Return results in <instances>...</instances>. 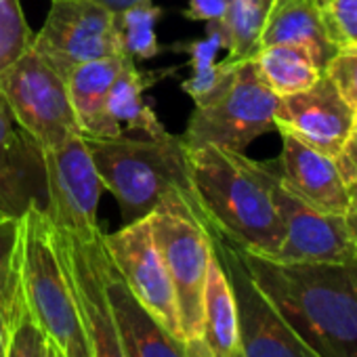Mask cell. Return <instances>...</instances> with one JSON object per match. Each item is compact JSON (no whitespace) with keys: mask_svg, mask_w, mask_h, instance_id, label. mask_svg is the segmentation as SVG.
<instances>
[{"mask_svg":"<svg viewBox=\"0 0 357 357\" xmlns=\"http://www.w3.org/2000/svg\"><path fill=\"white\" fill-rule=\"evenodd\" d=\"M238 250L259 290L319 357H357V259L280 263Z\"/></svg>","mask_w":357,"mask_h":357,"instance_id":"1","label":"cell"},{"mask_svg":"<svg viewBox=\"0 0 357 357\" xmlns=\"http://www.w3.org/2000/svg\"><path fill=\"white\" fill-rule=\"evenodd\" d=\"M188 155L192 194L206 223L238 248L273 259L284 223L273 200L271 162L219 145H200Z\"/></svg>","mask_w":357,"mask_h":357,"instance_id":"2","label":"cell"},{"mask_svg":"<svg viewBox=\"0 0 357 357\" xmlns=\"http://www.w3.org/2000/svg\"><path fill=\"white\" fill-rule=\"evenodd\" d=\"M103 190L122 213L124 223L147 217L174 190H192L190 155L181 137H84Z\"/></svg>","mask_w":357,"mask_h":357,"instance_id":"3","label":"cell"},{"mask_svg":"<svg viewBox=\"0 0 357 357\" xmlns=\"http://www.w3.org/2000/svg\"><path fill=\"white\" fill-rule=\"evenodd\" d=\"M17 296L61 357H91L80 311L53 242V223L36 206L20 217Z\"/></svg>","mask_w":357,"mask_h":357,"instance_id":"4","label":"cell"},{"mask_svg":"<svg viewBox=\"0 0 357 357\" xmlns=\"http://www.w3.org/2000/svg\"><path fill=\"white\" fill-rule=\"evenodd\" d=\"M170 275L183 342L202 336L204 290L215 255L211 229L192 190H174L147 215Z\"/></svg>","mask_w":357,"mask_h":357,"instance_id":"5","label":"cell"},{"mask_svg":"<svg viewBox=\"0 0 357 357\" xmlns=\"http://www.w3.org/2000/svg\"><path fill=\"white\" fill-rule=\"evenodd\" d=\"M0 93L15 122L43 149L57 147L82 132L70 101L68 72L38 51L34 43L0 76Z\"/></svg>","mask_w":357,"mask_h":357,"instance_id":"6","label":"cell"},{"mask_svg":"<svg viewBox=\"0 0 357 357\" xmlns=\"http://www.w3.org/2000/svg\"><path fill=\"white\" fill-rule=\"evenodd\" d=\"M275 105L278 97L257 74L252 57L242 59L229 82L211 101L194 107L181 139L188 149L219 145L244 151L255 139L275 130Z\"/></svg>","mask_w":357,"mask_h":357,"instance_id":"7","label":"cell"},{"mask_svg":"<svg viewBox=\"0 0 357 357\" xmlns=\"http://www.w3.org/2000/svg\"><path fill=\"white\" fill-rule=\"evenodd\" d=\"M103 236L101 227L72 231L53 225V242L80 311L91 357H128L107 294Z\"/></svg>","mask_w":357,"mask_h":357,"instance_id":"8","label":"cell"},{"mask_svg":"<svg viewBox=\"0 0 357 357\" xmlns=\"http://www.w3.org/2000/svg\"><path fill=\"white\" fill-rule=\"evenodd\" d=\"M215 252L229 278L240 324L242 357H319L275 311L267 296L250 278L242 255L234 242L211 225Z\"/></svg>","mask_w":357,"mask_h":357,"instance_id":"9","label":"cell"},{"mask_svg":"<svg viewBox=\"0 0 357 357\" xmlns=\"http://www.w3.org/2000/svg\"><path fill=\"white\" fill-rule=\"evenodd\" d=\"M34 47L68 74L78 63L124 55L118 15L97 0H51Z\"/></svg>","mask_w":357,"mask_h":357,"instance_id":"10","label":"cell"},{"mask_svg":"<svg viewBox=\"0 0 357 357\" xmlns=\"http://www.w3.org/2000/svg\"><path fill=\"white\" fill-rule=\"evenodd\" d=\"M105 248L128 290L141 307L178 342H183L174 288L155 246L149 219L124 223L122 229L105 234Z\"/></svg>","mask_w":357,"mask_h":357,"instance_id":"11","label":"cell"},{"mask_svg":"<svg viewBox=\"0 0 357 357\" xmlns=\"http://www.w3.org/2000/svg\"><path fill=\"white\" fill-rule=\"evenodd\" d=\"M43 158L47 176L45 213L51 223L72 231L97 229L103 185L84 135L76 132L61 145L43 149Z\"/></svg>","mask_w":357,"mask_h":357,"instance_id":"12","label":"cell"},{"mask_svg":"<svg viewBox=\"0 0 357 357\" xmlns=\"http://www.w3.org/2000/svg\"><path fill=\"white\" fill-rule=\"evenodd\" d=\"M273 200L284 223V240L273 257L275 261L347 263L357 259V246L349 234L344 217L311 208L280 181L278 172L273 176Z\"/></svg>","mask_w":357,"mask_h":357,"instance_id":"13","label":"cell"},{"mask_svg":"<svg viewBox=\"0 0 357 357\" xmlns=\"http://www.w3.org/2000/svg\"><path fill=\"white\" fill-rule=\"evenodd\" d=\"M353 120V109L326 74L307 91L278 97L273 114L278 132L292 135L330 158L338 155Z\"/></svg>","mask_w":357,"mask_h":357,"instance_id":"14","label":"cell"},{"mask_svg":"<svg viewBox=\"0 0 357 357\" xmlns=\"http://www.w3.org/2000/svg\"><path fill=\"white\" fill-rule=\"evenodd\" d=\"M32 206L47 208L43 147L15 122L0 93V211L22 217Z\"/></svg>","mask_w":357,"mask_h":357,"instance_id":"15","label":"cell"},{"mask_svg":"<svg viewBox=\"0 0 357 357\" xmlns=\"http://www.w3.org/2000/svg\"><path fill=\"white\" fill-rule=\"evenodd\" d=\"M280 135L282 153L271 162L280 181L311 208L328 215H344L349 194L334 158L324 155L292 135Z\"/></svg>","mask_w":357,"mask_h":357,"instance_id":"16","label":"cell"},{"mask_svg":"<svg viewBox=\"0 0 357 357\" xmlns=\"http://www.w3.org/2000/svg\"><path fill=\"white\" fill-rule=\"evenodd\" d=\"M128 59L130 57L126 55L101 57V59L78 63L68 74L70 101L84 137L107 139V137L126 135L112 120L107 101H109L112 86Z\"/></svg>","mask_w":357,"mask_h":357,"instance_id":"17","label":"cell"},{"mask_svg":"<svg viewBox=\"0 0 357 357\" xmlns=\"http://www.w3.org/2000/svg\"><path fill=\"white\" fill-rule=\"evenodd\" d=\"M105 284L128 357H188L183 342L172 338L128 290L116 265L112 263L109 252L105 265Z\"/></svg>","mask_w":357,"mask_h":357,"instance_id":"18","label":"cell"},{"mask_svg":"<svg viewBox=\"0 0 357 357\" xmlns=\"http://www.w3.org/2000/svg\"><path fill=\"white\" fill-rule=\"evenodd\" d=\"M271 45H290L307 51L321 72L336 55L326 36L315 0H273L259 49Z\"/></svg>","mask_w":357,"mask_h":357,"instance_id":"19","label":"cell"},{"mask_svg":"<svg viewBox=\"0 0 357 357\" xmlns=\"http://www.w3.org/2000/svg\"><path fill=\"white\" fill-rule=\"evenodd\" d=\"M178 70V66L174 68H162V70H139L137 63L132 59H128L122 68V72L118 74L112 93H109V101H107V109L112 120L120 126L122 132H143L147 137H162L168 130L164 128V124L158 120L155 112L145 103L143 93L151 86H155L158 82L174 76Z\"/></svg>","mask_w":357,"mask_h":357,"instance_id":"20","label":"cell"},{"mask_svg":"<svg viewBox=\"0 0 357 357\" xmlns=\"http://www.w3.org/2000/svg\"><path fill=\"white\" fill-rule=\"evenodd\" d=\"M215 248V246H213ZM215 357H242L238 307L229 278L217 257L213 255L206 290H204V317L200 336Z\"/></svg>","mask_w":357,"mask_h":357,"instance_id":"21","label":"cell"},{"mask_svg":"<svg viewBox=\"0 0 357 357\" xmlns=\"http://www.w3.org/2000/svg\"><path fill=\"white\" fill-rule=\"evenodd\" d=\"M252 63L261 80L275 97L307 91L324 76L307 51L290 45L261 47L252 55Z\"/></svg>","mask_w":357,"mask_h":357,"instance_id":"22","label":"cell"},{"mask_svg":"<svg viewBox=\"0 0 357 357\" xmlns=\"http://www.w3.org/2000/svg\"><path fill=\"white\" fill-rule=\"evenodd\" d=\"M273 0H227L223 28L227 34V61L250 59L259 51L261 32Z\"/></svg>","mask_w":357,"mask_h":357,"instance_id":"23","label":"cell"},{"mask_svg":"<svg viewBox=\"0 0 357 357\" xmlns=\"http://www.w3.org/2000/svg\"><path fill=\"white\" fill-rule=\"evenodd\" d=\"M162 15H164L162 7L153 5V0L137 3L118 13L122 51L135 63L149 61L164 51V47L158 43V30H155Z\"/></svg>","mask_w":357,"mask_h":357,"instance_id":"24","label":"cell"},{"mask_svg":"<svg viewBox=\"0 0 357 357\" xmlns=\"http://www.w3.org/2000/svg\"><path fill=\"white\" fill-rule=\"evenodd\" d=\"M17 234H20V217L0 211V309L5 311L9 324L20 307Z\"/></svg>","mask_w":357,"mask_h":357,"instance_id":"25","label":"cell"},{"mask_svg":"<svg viewBox=\"0 0 357 357\" xmlns=\"http://www.w3.org/2000/svg\"><path fill=\"white\" fill-rule=\"evenodd\" d=\"M34 34L20 0H0V76L30 49Z\"/></svg>","mask_w":357,"mask_h":357,"instance_id":"26","label":"cell"},{"mask_svg":"<svg viewBox=\"0 0 357 357\" xmlns=\"http://www.w3.org/2000/svg\"><path fill=\"white\" fill-rule=\"evenodd\" d=\"M317 9L336 53L357 51V0H319Z\"/></svg>","mask_w":357,"mask_h":357,"instance_id":"27","label":"cell"},{"mask_svg":"<svg viewBox=\"0 0 357 357\" xmlns=\"http://www.w3.org/2000/svg\"><path fill=\"white\" fill-rule=\"evenodd\" d=\"M9 357H49V340L20 305L11 319Z\"/></svg>","mask_w":357,"mask_h":357,"instance_id":"28","label":"cell"},{"mask_svg":"<svg viewBox=\"0 0 357 357\" xmlns=\"http://www.w3.org/2000/svg\"><path fill=\"white\" fill-rule=\"evenodd\" d=\"M324 74L357 116V51H338L328 61Z\"/></svg>","mask_w":357,"mask_h":357,"instance_id":"29","label":"cell"},{"mask_svg":"<svg viewBox=\"0 0 357 357\" xmlns=\"http://www.w3.org/2000/svg\"><path fill=\"white\" fill-rule=\"evenodd\" d=\"M338 170H340V176L344 178V183H353L357 181V116L353 120V126L338 151V155L334 158Z\"/></svg>","mask_w":357,"mask_h":357,"instance_id":"30","label":"cell"},{"mask_svg":"<svg viewBox=\"0 0 357 357\" xmlns=\"http://www.w3.org/2000/svg\"><path fill=\"white\" fill-rule=\"evenodd\" d=\"M227 11V0H190V7L185 9V17L190 22H223Z\"/></svg>","mask_w":357,"mask_h":357,"instance_id":"31","label":"cell"},{"mask_svg":"<svg viewBox=\"0 0 357 357\" xmlns=\"http://www.w3.org/2000/svg\"><path fill=\"white\" fill-rule=\"evenodd\" d=\"M347 194H349V204H347V211H344V221H347V227H349V234L357 246V181L349 183L347 185Z\"/></svg>","mask_w":357,"mask_h":357,"instance_id":"32","label":"cell"},{"mask_svg":"<svg viewBox=\"0 0 357 357\" xmlns=\"http://www.w3.org/2000/svg\"><path fill=\"white\" fill-rule=\"evenodd\" d=\"M9 334H11V324L0 309V357H9Z\"/></svg>","mask_w":357,"mask_h":357,"instance_id":"33","label":"cell"},{"mask_svg":"<svg viewBox=\"0 0 357 357\" xmlns=\"http://www.w3.org/2000/svg\"><path fill=\"white\" fill-rule=\"evenodd\" d=\"M97 3H101L103 7H107L109 11H114L118 15L120 11H124V9H128V7H132L137 3H147V0H97Z\"/></svg>","mask_w":357,"mask_h":357,"instance_id":"34","label":"cell"},{"mask_svg":"<svg viewBox=\"0 0 357 357\" xmlns=\"http://www.w3.org/2000/svg\"><path fill=\"white\" fill-rule=\"evenodd\" d=\"M49 357H57V351H55V347L49 342Z\"/></svg>","mask_w":357,"mask_h":357,"instance_id":"35","label":"cell"},{"mask_svg":"<svg viewBox=\"0 0 357 357\" xmlns=\"http://www.w3.org/2000/svg\"><path fill=\"white\" fill-rule=\"evenodd\" d=\"M55 351H57V349H55ZM57 357H61V355H59V353H57Z\"/></svg>","mask_w":357,"mask_h":357,"instance_id":"36","label":"cell"},{"mask_svg":"<svg viewBox=\"0 0 357 357\" xmlns=\"http://www.w3.org/2000/svg\"><path fill=\"white\" fill-rule=\"evenodd\" d=\"M315 3H319V0H315Z\"/></svg>","mask_w":357,"mask_h":357,"instance_id":"37","label":"cell"}]
</instances>
